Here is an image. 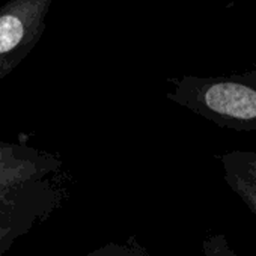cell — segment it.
I'll return each mask as SVG.
<instances>
[{"label":"cell","instance_id":"1","mask_svg":"<svg viewBox=\"0 0 256 256\" xmlns=\"http://www.w3.org/2000/svg\"><path fill=\"white\" fill-rule=\"evenodd\" d=\"M166 96L218 126L256 133V70L222 77L170 78Z\"/></svg>","mask_w":256,"mask_h":256},{"label":"cell","instance_id":"2","mask_svg":"<svg viewBox=\"0 0 256 256\" xmlns=\"http://www.w3.org/2000/svg\"><path fill=\"white\" fill-rule=\"evenodd\" d=\"M65 196L60 174L0 192V256L18 238L50 218Z\"/></svg>","mask_w":256,"mask_h":256},{"label":"cell","instance_id":"3","mask_svg":"<svg viewBox=\"0 0 256 256\" xmlns=\"http://www.w3.org/2000/svg\"><path fill=\"white\" fill-rule=\"evenodd\" d=\"M53 0H8L0 6V80L35 48Z\"/></svg>","mask_w":256,"mask_h":256},{"label":"cell","instance_id":"4","mask_svg":"<svg viewBox=\"0 0 256 256\" xmlns=\"http://www.w3.org/2000/svg\"><path fill=\"white\" fill-rule=\"evenodd\" d=\"M62 172V160L23 144L0 142V192Z\"/></svg>","mask_w":256,"mask_h":256},{"label":"cell","instance_id":"5","mask_svg":"<svg viewBox=\"0 0 256 256\" xmlns=\"http://www.w3.org/2000/svg\"><path fill=\"white\" fill-rule=\"evenodd\" d=\"M226 186L256 217V151L235 150L217 156Z\"/></svg>","mask_w":256,"mask_h":256},{"label":"cell","instance_id":"6","mask_svg":"<svg viewBox=\"0 0 256 256\" xmlns=\"http://www.w3.org/2000/svg\"><path fill=\"white\" fill-rule=\"evenodd\" d=\"M84 256H150V252L138 235H128L125 240L106 242Z\"/></svg>","mask_w":256,"mask_h":256},{"label":"cell","instance_id":"7","mask_svg":"<svg viewBox=\"0 0 256 256\" xmlns=\"http://www.w3.org/2000/svg\"><path fill=\"white\" fill-rule=\"evenodd\" d=\"M200 256H238L226 235L211 234L202 242Z\"/></svg>","mask_w":256,"mask_h":256}]
</instances>
